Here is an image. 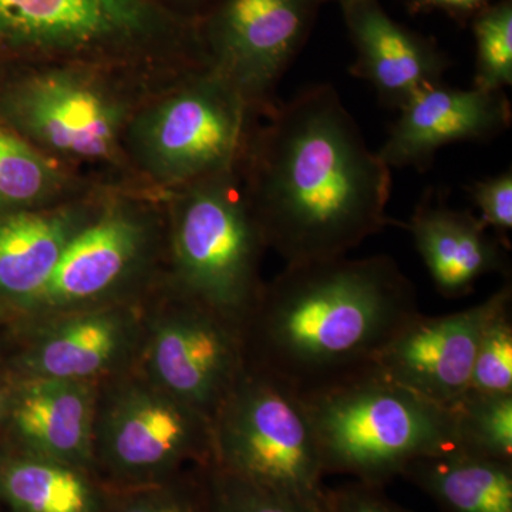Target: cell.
Masks as SVG:
<instances>
[{"instance_id":"cell-16","label":"cell","mask_w":512,"mask_h":512,"mask_svg":"<svg viewBox=\"0 0 512 512\" xmlns=\"http://www.w3.org/2000/svg\"><path fill=\"white\" fill-rule=\"evenodd\" d=\"M144 328L127 306H99L45 319L23 356L28 377L97 382L126 365Z\"/></svg>"},{"instance_id":"cell-17","label":"cell","mask_w":512,"mask_h":512,"mask_svg":"<svg viewBox=\"0 0 512 512\" xmlns=\"http://www.w3.org/2000/svg\"><path fill=\"white\" fill-rule=\"evenodd\" d=\"M96 382L28 377L12 403V423L22 450L94 470Z\"/></svg>"},{"instance_id":"cell-5","label":"cell","mask_w":512,"mask_h":512,"mask_svg":"<svg viewBox=\"0 0 512 512\" xmlns=\"http://www.w3.org/2000/svg\"><path fill=\"white\" fill-rule=\"evenodd\" d=\"M174 192L170 254L175 291L242 329L265 286L259 269L268 244L249 205L241 170Z\"/></svg>"},{"instance_id":"cell-30","label":"cell","mask_w":512,"mask_h":512,"mask_svg":"<svg viewBox=\"0 0 512 512\" xmlns=\"http://www.w3.org/2000/svg\"><path fill=\"white\" fill-rule=\"evenodd\" d=\"M414 10L440 9L456 15L477 13L490 5L491 0H407Z\"/></svg>"},{"instance_id":"cell-22","label":"cell","mask_w":512,"mask_h":512,"mask_svg":"<svg viewBox=\"0 0 512 512\" xmlns=\"http://www.w3.org/2000/svg\"><path fill=\"white\" fill-rule=\"evenodd\" d=\"M72 177L64 164L46 156L0 121V210L20 211L64 202Z\"/></svg>"},{"instance_id":"cell-28","label":"cell","mask_w":512,"mask_h":512,"mask_svg":"<svg viewBox=\"0 0 512 512\" xmlns=\"http://www.w3.org/2000/svg\"><path fill=\"white\" fill-rule=\"evenodd\" d=\"M468 194L478 210L480 220L487 229H493L495 237L510 249L512 229V171L507 170L494 177L474 181L467 187Z\"/></svg>"},{"instance_id":"cell-29","label":"cell","mask_w":512,"mask_h":512,"mask_svg":"<svg viewBox=\"0 0 512 512\" xmlns=\"http://www.w3.org/2000/svg\"><path fill=\"white\" fill-rule=\"evenodd\" d=\"M326 512H410L384 494L383 487L352 481L326 488Z\"/></svg>"},{"instance_id":"cell-11","label":"cell","mask_w":512,"mask_h":512,"mask_svg":"<svg viewBox=\"0 0 512 512\" xmlns=\"http://www.w3.org/2000/svg\"><path fill=\"white\" fill-rule=\"evenodd\" d=\"M143 342L144 376L210 421L247 363L241 328L178 293Z\"/></svg>"},{"instance_id":"cell-13","label":"cell","mask_w":512,"mask_h":512,"mask_svg":"<svg viewBox=\"0 0 512 512\" xmlns=\"http://www.w3.org/2000/svg\"><path fill=\"white\" fill-rule=\"evenodd\" d=\"M512 302L511 282L464 311L441 316L417 312L394 333L375 366L424 399L448 406L470 387L478 342L488 320Z\"/></svg>"},{"instance_id":"cell-23","label":"cell","mask_w":512,"mask_h":512,"mask_svg":"<svg viewBox=\"0 0 512 512\" xmlns=\"http://www.w3.org/2000/svg\"><path fill=\"white\" fill-rule=\"evenodd\" d=\"M447 407L460 450L512 463V393L468 389Z\"/></svg>"},{"instance_id":"cell-15","label":"cell","mask_w":512,"mask_h":512,"mask_svg":"<svg viewBox=\"0 0 512 512\" xmlns=\"http://www.w3.org/2000/svg\"><path fill=\"white\" fill-rule=\"evenodd\" d=\"M356 62L350 73L375 89L380 103L400 110L426 87L443 82L450 60L436 43L404 28L379 0H339Z\"/></svg>"},{"instance_id":"cell-4","label":"cell","mask_w":512,"mask_h":512,"mask_svg":"<svg viewBox=\"0 0 512 512\" xmlns=\"http://www.w3.org/2000/svg\"><path fill=\"white\" fill-rule=\"evenodd\" d=\"M301 397L325 474L384 487L417 458L460 450L450 409L393 382L376 366Z\"/></svg>"},{"instance_id":"cell-25","label":"cell","mask_w":512,"mask_h":512,"mask_svg":"<svg viewBox=\"0 0 512 512\" xmlns=\"http://www.w3.org/2000/svg\"><path fill=\"white\" fill-rule=\"evenodd\" d=\"M198 473L211 512H319L212 463L198 467Z\"/></svg>"},{"instance_id":"cell-27","label":"cell","mask_w":512,"mask_h":512,"mask_svg":"<svg viewBox=\"0 0 512 512\" xmlns=\"http://www.w3.org/2000/svg\"><path fill=\"white\" fill-rule=\"evenodd\" d=\"M468 389L483 393H512L511 302L485 325Z\"/></svg>"},{"instance_id":"cell-3","label":"cell","mask_w":512,"mask_h":512,"mask_svg":"<svg viewBox=\"0 0 512 512\" xmlns=\"http://www.w3.org/2000/svg\"><path fill=\"white\" fill-rule=\"evenodd\" d=\"M0 53L100 69L208 63L201 25L156 0H0Z\"/></svg>"},{"instance_id":"cell-1","label":"cell","mask_w":512,"mask_h":512,"mask_svg":"<svg viewBox=\"0 0 512 512\" xmlns=\"http://www.w3.org/2000/svg\"><path fill=\"white\" fill-rule=\"evenodd\" d=\"M265 117L241 178L268 248L286 265L348 256L392 224V168L367 147L335 87L316 84Z\"/></svg>"},{"instance_id":"cell-10","label":"cell","mask_w":512,"mask_h":512,"mask_svg":"<svg viewBox=\"0 0 512 512\" xmlns=\"http://www.w3.org/2000/svg\"><path fill=\"white\" fill-rule=\"evenodd\" d=\"M156 239V222L143 205L126 198L104 202L23 312L49 319L114 305L111 301L143 274Z\"/></svg>"},{"instance_id":"cell-9","label":"cell","mask_w":512,"mask_h":512,"mask_svg":"<svg viewBox=\"0 0 512 512\" xmlns=\"http://www.w3.org/2000/svg\"><path fill=\"white\" fill-rule=\"evenodd\" d=\"M106 69L53 64L16 83L5 99L13 130L59 163H110L124 147L130 106Z\"/></svg>"},{"instance_id":"cell-21","label":"cell","mask_w":512,"mask_h":512,"mask_svg":"<svg viewBox=\"0 0 512 512\" xmlns=\"http://www.w3.org/2000/svg\"><path fill=\"white\" fill-rule=\"evenodd\" d=\"M402 477L446 512H512V463L450 450L417 458Z\"/></svg>"},{"instance_id":"cell-32","label":"cell","mask_w":512,"mask_h":512,"mask_svg":"<svg viewBox=\"0 0 512 512\" xmlns=\"http://www.w3.org/2000/svg\"><path fill=\"white\" fill-rule=\"evenodd\" d=\"M320 2H322V0H320Z\"/></svg>"},{"instance_id":"cell-31","label":"cell","mask_w":512,"mask_h":512,"mask_svg":"<svg viewBox=\"0 0 512 512\" xmlns=\"http://www.w3.org/2000/svg\"><path fill=\"white\" fill-rule=\"evenodd\" d=\"M6 412V402L3 399L2 394H0V420H2L3 414Z\"/></svg>"},{"instance_id":"cell-6","label":"cell","mask_w":512,"mask_h":512,"mask_svg":"<svg viewBox=\"0 0 512 512\" xmlns=\"http://www.w3.org/2000/svg\"><path fill=\"white\" fill-rule=\"evenodd\" d=\"M259 117L227 80L205 66L133 113L124 147L153 183L177 191L241 170Z\"/></svg>"},{"instance_id":"cell-14","label":"cell","mask_w":512,"mask_h":512,"mask_svg":"<svg viewBox=\"0 0 512 512\" xmlns=\"http://www.w3.org/2000/svg\"><path fill=\"white\" fill-rule=\"evenodd\" d=\"M377 156L390 168L424 171L440 148L461 141H487L500 136L512 121L505 92L454 89L443 82L421 90L407 101Z\"/></svg>"},{"instance_id":"cell-19","label":"cell","mask_w":512,"mask_h":512,"mask_svg":"<svg viewBox=\"0 0 512 512\" xmlns=\"http://www.w3.org/2000/svg\"><path fill=\"white\" fill-rule=\"evenodd\" d=\"M99 205L64 201L0 215V302L25 311Z\"/></svg>"},{"instance_id":"cell-7","label":"cell","mask_w":512,"mask_h":512,"mask_svg":"<svg viewBox=\"0 0 512 512\" xmlns=\"http://www.w3.org/2000/svg\"><path fill=\"white\" fill-rule=\"evenodd\" d=\"M211 430L212 464L326 512L318 440L305 402L288 384L245 363Z\"/></svg>"},{"instance_id":"cell-2","label":"cell","mask_w":512,"mask_h":512,"mask_svg":"<svg viewBox=\"0 0 512 512\" xmlns=\"http://www.w3.org/2000/svg\"><path fill=\"white\" fill-rule=\"evenodd\" d=\"M417 312L416 288L390 256L286 265L242 325L245 362L306 396L375 366Z\"/></svg>"},{"instance_id":"cell-20","label":"cell","mask_w":512,"mask_h":512,"mask_svg":"<svg viewBox=\"0 0 512 512\" xmlns=\"http://www.w3.org/2000/svg\"><path fill=\"white\" fill-rule=\"evenodd\" d=\"M110 493L84 468L23 450L0 458V501L10 512H106Z\"/></svg>"},{"instance_id":"cell-12","label":"cell","mask_w":512,"mask_h":512,"mask_svg":"<svg viewBox=\"0 0 512 512\" xmlns=\"http://www.w3.org/2000/svg\"><path fill=\"white\" fill-rule=\"evenodd\" d=\"M320 0H224L201 25L208 66L266 116Z\"/></svg>"},{"instance_id":"cell-8","label":"cell","mask_w":512,"mask_h":512,"mask_svg":"<svg viewBox=\"0 0 512 512\" xmlns=\"http://www.w3.org/2000/svg\"><path fill=\"white\" fill-rule=\"evenodd\" d=\"M93 454L97 476L114 490L165 483L188 463H211V421L146 376L119 379L99 390Z\"/></svg>"},{"instance_id":"cell-24","label":"cell","mask_w":512,"mask_h":512,"mask_svg":"<svg viewBox=\"0 0 512 512\" xmlns=\"http://www.w3.org/2000/svg\"><path fill=\"white\" fill-rule=\"evenodd\" d=\"M477 57L474 89L504 92L512 84V3L500 0L474 18Z\"/></svg>"},{"instance_id":"cell-26","label":"cell","mask_w":512,"mask_h":512,"mask_svg":"<svg viewBox=\"0 0 512 512\" xmlns=\"http://www.w3.org/2000/svg\"><path fill=\"white\" fill-rule=\"evenodd\" d=\"M106 512H211L200 473L144 487L111 488Z\"/></svg>"},{"instance_id":"cell-18","label":"cell","mask_w":512,"mask_h":512,"mask_svg":"<svg viewBox=\"0 0 512 512\" xmlns=\"http://www.w3.org/2000/svg\"><path fill=\"white\" fill-rule=\"evenodd\" d=\"M414 247L434 286L447 299L463 298L488 274H508L507 249L480 218L424 195L409 224Z\"/></svg>"}]
</instances>
